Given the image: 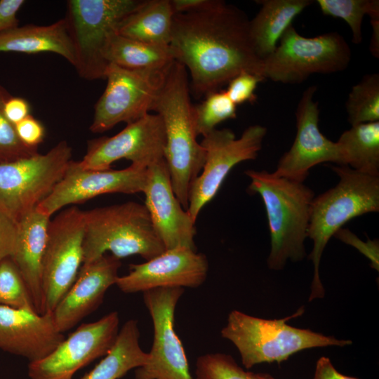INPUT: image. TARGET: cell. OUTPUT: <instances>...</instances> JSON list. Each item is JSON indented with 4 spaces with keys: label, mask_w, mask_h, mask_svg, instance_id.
Returning a JSON list of instances; mask_svg holds the SVG:
<instances>
[{
    "label": "cell",
    "mask_w": 379,
    "mask_h": 379,
    "mask_svg": "<svg viewBox=\"0 0 379 379\" xmlns=\"http://www.w3.org/2000/svg\"><path fill=\"white\" fill-rule=\"evenodd\" d=\"M72 154L62 140L46 154L0 164V208L16 222L34 209L60 180Z\"/></svg>",
    "instance_id": "9c48e42d"
},
{
    "label": "cell",
    "mask_w": 379,
    "mask_h": 379,
    "mask_svg": "<svg viewBox=\"0 0 379 379\" xmlns=\"http://www.w3.org/2000/svg\"><path fill=\"white\" fill-rule=\"evenodd\" d=\"M266 133L265 126L256 124L246 128L238 138L228 128H215L203 137L200 143L205 152L204 164L190 187L187 209L194 221L216 195L232 168L257 158Z\"/></svg>",
    "instance_id": "8fae6325"
},
{
    "label": "cell",
    "mask_w": 379,
    "mask_h": 379,
    "mask_svg": "<svg viewBox=\"0 0 379 379\" xmlns=\"http://www.w3.org/2000/svg\"><path fill=\"white\" fill-rule=\"evenodd\" d=\"M345 107L351 126L379 121V74H366L353 86Z\"/></svg>",
    "instance_id": "f1b7e54d"
},
{
    "label": "cell",
    "mask_w": 379,
    "mask_h": 379,
    "mask_svg": "<svg viewBox=\"0 0 379 379\" xmlns=\"http://www.w3.org/2000/svg\"><path fill=\"white\" fill-rule=\"evenodd\" d=\"M0 52H51L61 55L73 66L75 63L74 48L65 18L48 25H18L0 33Z\"/></svg>",
    "instance_id": "603a6c76"
},
{
    "label": "cell",
    "mask_w": 379,
    "mask_h": 379,
    "mask_svg": "<svg viewBox=\"0 0 379 379\" xmlns=\"http://www.w3.org/2000/svg\"><path fill=\"white\" fill-rule=\"evenodd\" d=\"M175 13H191L209 8L215 0H170Z\"/></svg>",
    "instance_id": "b9f144b4"
},
{
    "label": "cell",
    "mask_w": 379,
    "mask_h": 379,
    "mask_svg": "<svg viewBox=\"0 0 379 379\" xmlns=\"http://www.w3.org/2000/svg\"><path fill=\"white\" fill-rule=\"evenodd\" d=\"M183 288H157L143 292L154 337L147 363L135 368V379H194L182 344L175 330V311Z\"/></svg>",
    "instance_id": "4fadbf2b"
},
{
    "label": "cell",
    "mask_w": 379,
    "mask_h": 379,
    "mask_svg": "<svg viewBox=\"0 0 379 379\" xmlns=\"http://www.w3.org/2000/svg\"><path fill=\"white\" fill-rule=\"evenodd\" d=\"M23 0H0V33L18 26L17 13Z\"/></svg>",
    "instance_id": "f35d334b"
},
{
    "label": "cell",
    "mask_w": 379,
    "mask_h": 379,
    "mask_svg": "<svg viewBox=\"0 0 379 379\" xmlns=\"http://www.w3.org/2000/svg\"><path fill=\"white\" fill-rule=\"evenodd\" d=\"M0 305L35 310L23 277L11 257L0 260Z\"/></svg>",
    "instance_id": "1f68e13d"
},
{
    "label": "cell",
    "mask_w": 379,
    "mask_h": 379,
    "mask_svg": "<svg viewBox=\"0 0 379 379\" xmlns=\"http://www.w3.org/2000/svg\"><path fill=\"white\" fill-rule=\"evenodd\" d=\"M50 218L36 206L20 219L17 222V238L11 256L23 277L39 314L44 313L41 272Z\"/></svg>",
    "instance_id": "7402d4cb"
},
{
    "label": "cell",
    "mask_w": 379,
    "mask_h": 379,
    "mask_svg": "<svg viewBox=\"0 0 379 379\" xmlns=\"http://www.w3.org/2000/svg\"><path fill=\"white\" fill-rule=\"evenodd\" d=\"M195 379H256L244 371L233 357L224 353H208L196 362Z\"/></svg>",
    "instance_id": "d6a6232c"
},
{
    "label": "cell",
    "mask_w": 379,
    "mask_h": 379,
    "mask_svg": "<svg viewBox=\"0 0 379 379\" xmlns=\"http://www.w3.org/2000/svg\"><path fill=\"white\" fill-rule=\"evenodd\" d=\"M313 379H358L339 373L328 357H321L317 362Z\"/></svg>",
    "instance_id": "60d3db41"
},
{
    "label": "cell",
    "mask_w": 379,
    "mask_h": 379,
    "mask_svg": "<svg viewBox=\"0 0 379 379\" xmlns=\"http://www.w3.org/2000/svg\"><path fill=\"white\" fill-rule=\"evenodd\" d=\"M340 180L314 198L307 230L313 241L309 259L314 265L309 301L324 297L319 276L323 251L331 237L352 218L379 211V176L357 171L346 165L331 167Z\"/></svg>",
    "instance_id": "277c9868"
},
{
    "label": "cell",
    "mask_w": 379,
    "mask_h": 379,
    "mask_svg": "<svg viewBox=\"0 0 379 379\" xmlns=\"http://www.w3.org/2000/svg\"><path fill=\"white\" fill-rule=\"evenodd\" d=\"M350 60V46L339 33L305 37L291 25L274 52L262 60V76L274 82L299 84L313 74L342 72Z\"/></svg>",
    "instance_id": "ba28073f"
},
{
    "label": "cell",
    "mask_w": 379,
    "mask_h": 379,
    "mask_svg": "<svg viewBox=\"0 0 379 379\" xmlns=\"http://www.w3.org/2000/svg\"><path fill=\"white\" fill-rule=\"evenodd\" d=\"M109 64L131 69H164L175 60L169 45L145 43L114 34L106 52Z\"/></svg>",
    "instance_id": "4316f807"
},
{
    "label": "cell",
    "mask_w": 379,
    "mask_h": 379,
    "mask_svg": "<svg viewBox=\"0 0 379 379\" xmlns=\"http://www.w3.org/2000/svg\"><path fill=\"white\" fill-rule=\"evenodd\" d=\"M257 2L261 7L253 19L250 20V34L256 54L263 60L276 49L294 18L314 1L262 0Z\"/></svg>",
    "instance_id": "cb8c5ba5"
},
{
    "label": "cell",
    "mask_w": 379,
    "mask_h": 379,
    "mask_svg": "<svg viewBox=\"0 0 379 379\" xmlns=\"http://www.w3.org/2000/svg\"><path fill=\"white\" fill-rule=\"evenodd\" d=\"M84 215L82 265L107 252L119 260L138 255L149 260L166 251L145 204L128 201L86 211Z\"/></svg>",
    "instance_id": "5b68a950"
},
{
    "label": "cell",
    "mask_w": 379,
    "mask_h": 379,
    "mask_svg": "<svg viewBox=\"0 0 379 379\" xmlns=\"http://www.w3.org/2000/svg\"><path fill=\"white\" fill-rule=\"evenodd\" d=\"M129 267V272L119 277L115 284L126 293L157 288H197L206 279L208 262L204 254L196 250L178 247Z\"/></svg>",
    "instance_id": "ac0fdd59"
},
{
    "label": "cell",
    "mask_w": 379,
    "mask_h": 379,
    "mask_svg": "<svg viewBox=\"0 0 379 379\" xmlns=\"http://www.w3.org/2000/svg\"><path fill=\"white\" fill-rule=\"evenodd\" d=\"M6 119L14 126L30 115V106L25 98L11 96L4 105Z\"/></svg>",
    "instance_id": "ab89813d"
},
{
    "label": "cell",
    "mask_w": 379,
    "mask_h": 379,
    "mask_svg": "<svg viewBox=\"0 0 379 379\" xmlns=\"http://www.w3.org/2000/svg\"><path fill=\"white\" fill-rule=\"evenodd\" d=\"M143 0H69L65 18L75 53L74 68L87 80L104 79L106 52L121 20Z\"/></svg>",
    "instance_id": "52a82bcc"
},
{
    "label": "cell",
    "mask_w": 379,
    "mask_h": 379,
    "mask_svg": "<svg viewBox=\"0 0 379 379\" xmlns=\"http://www.w3.org/2000/svg\"><path fill=\"white\" fill-rule=\"evenodd\" d=\"M190 97L188 73L174 60L152 106L164 124V159L177 199L187 211L190 187L200 174L205 152L197 140Z\"/></svg>",
    "instance_id": "7a4b0ae2"
},
{
    "label": "cell",
    "mask_w": 379,
    "mask_h": 379,
    "mask_svg": "<svg viewBox=\"0 0 379 379\" xmlns=\"http://www.w3.org/2000/svg\"><path fill=\"white\" fill-rule=\"evenodd\" d=\"M148 353L140 345L138 321L129 319L119 331L113 346L95 367L81 379H119L145 365Z\"/></svg>",
    "instance_id": "484cf974"
},
{
    "label": "cell",
    "mask_w": 379,
    "mask_h": 379,
    "mask_svg": "<svg viewBox=\"0 0 379 379\" xmlns=\"http://www.w3.org/2000/svg\"><path fill=\"white\" fill-rule=\"evenodd\" d=\"M169 47L174 60L189 72L197 97L218 91L244 72L265 79L250 20L224 1L215 0L202 11L174 14Z\"/></svg>",
    "instance_id": "6da1fadb"
},
{
    "label": "cell",
    "mask_w": 379,
    "mask_h": 379,
    "mask_svg": "<svg viewBox=\"0 0 379 379\" xmlns=\"http://www.w3.org/2000/svg\"><path fill=\"white\" fill-rule=\"evenodd\" d=\"M173 16L170 0H143L121 20L117 34L145 43L169 45Z\"/></svg>",
    "instance_id": "d4e9b609"
},
{
    "label": "cell",
    "mask_w": 379,
    "mask_h": 379,
    "mask_svg": "<svg viewBox=\"0 0 379 379\" xmlns=\"http://www.w3.org/2000/svg\"><path fill=\"white\" fill-rule=\"evenodd\" d=\"M317 3L324 15L341 18L347 23L352 31V41L356 44L362 41L364 15L379 17L378 0H317Z\"/></svg>",
    "instance_id": "f546056e"
},
{
    "label": "cell",
    "mask_w": 379,
    "mask_h": 379,
    "mask_svg": "<svg viewBox=\"0 0 379 379\" xmlns=\"http://www.w3.org/2000/svg\"><path fill=\"white\" fill-rule=\"evenodd\" d=\"M336 142L345 165L362 173L379 176V121L352 126Z\"/></svg>",
    "instance_id": "83f0119b"
},
{
    "label": "cell",
    "mask_w": 379,
    "mask_h": 379,
    "mask_svg": "<svg viewBox=\"0 0 379 379\" xmlns=\"http://www.w3.org/2000/svg\"><path fill=\"white\" fill-rule=\"evenodd\" d=\"M11 95L0 85V164L9 163L38 154V148L24 145L18 138L15 126L5 117L4 105Z\"/></svg>",
    "instance_id": "836d02e7"
},
{
    "label": "cell",
    "mask_w": 379,
    "mask_h": 379,
    "mask_svg": "<svg viewBox=\"0 0 379 379\" xmlns=\"http://www.w3.org/2000/svg\"><path fill=\"white\" fill-rule=\"evenodd\" d=\"M64 339L52 312L0 305V349L30 363L47 357Z\"/></svg>",
    "instance_id": "ffe728a7"
},
{
    "label": "cell",
    "mask_w": 379,
    "mask_h": 379,
    "mask_svg": "<svg viewBox=\"0 0 379 379\" xmlns=\"http://www.w3.org/2000/svg\"><path fill=\"white\" fill-rule=\"evenodd\" d=\"M20 140L26 146L38 148L45 137V128L40 121L31 114L15 125Z\"/></svg>",
    "instance_id": "8d00e7d4"
},
{
    "label": "cell",
    "mask_w": 379,
    "mask_h": 379,
    "mask_svg": "<svg viewBox=\"0 0 379 379\" xmlns=\"http://www.w3.org/2000/svg\"><path fill=\"white\" fill-rule=\"evenodd\" d=\"M84 211L72 206L50 220L42 261L44 313L52 312L75 281L84 260Z\"/></svg>",
    "instance_id": "7c38bea8"
},
{
    "label": "cell",
    "mask_w": 379,
    "mask_h": 379,
    "mask_svg": "<svg viewBox=\"0 0 379 379\" xmlns=\"http://www.w3.org/2000/svg\"><path fill=\"white\" fill-rule=\"evenodd\" d=\"M147 179V168L137 165L121 170H91L71 160L60 180L37 207L51 217L67 205L83 203L101 194L142 192Z\"/></svg>",
    "instance_id": "2e32d148"
},
{
    "label": "cell",
    "mask_w": 379,
    "mask_h": 379,
    "mask_svg": "<svg viewBox=\"0 0 379 379\" xmlns=\"http://www.w3.org/2000/svg\"><path fill=\"white\" fill-rule=\"evenodd\" d=\"M248 190L258 194L264 203L270 234L268 267L282 270L290 260L298 262L306 256L313 191L301 181L278 176L273 172L247 170Z\"/></svg>",
    "instance_id": "3957f363"
},
{
    "label": "cell",
    "mask_w": 379,
    "mask_h": 379,
    "mask_svg": "<svg viewBox=\"0 0 379 379\" xmlns=\"http://www.w3.org/2000/svg\"><path fill=\"white\" fill-rule=\"evenodd\" d=\"M168 68L131 69L109 64L105 77L106 88L95 105L91 132L102 133L149 114Z\"/></svg>",
    "instance_id": "30bf717a"
},
{
    "label": "cell",
    "mask_w": 379,
    "mask_h": 379,
    "mask_svg": "<svg viewBox=\"0 0 379 379\" xmlns=\"http://www.w3.org/2000/svg\"><path fill=\"white\" fill-rule=\"evenodd\" d=\"M121 265V260L107 254L81 265L75 281L52 312L60 333L72 328L98 307L107 289L116 284Z\"/></svg>",
    "instance_id": "44dd1931"
},
{
    "label": "cell",
    "mask_w": 379,
    "mask_h": 379,
    "mask_svg": "<svg viewBox=\"0 0 379 379\" xmlns=\"http://www.w3.org/2000/svg\"><path fill=\"white\" fill-rule=\"evenodd\" d=\"M372 26V36L370 43L371 53L378 58L379 55V17L371 18Z\"/></svg>",
    "instance_id": "7bdbcfd3"
},
{
    "label": "cell",
    "mask_w": 379,
    "mask_h": 379,
    "mask_svg": "<svg viewBox=\"0 0 379 379\" xmlns=\"http://www.w3.org/2000/svg\"><path fill=\"white\" fill-rule=\"evenodd\" d=\"M119 331V317L112 312L96 321L83 324L44 359L30 362V379H72L81 368L104 357Z\"/></svg>",
    "instance_id": "5bb4252c"
},
{
    "label": "cell",
    "mask_w": 379,
    "mask_h": 379,
    "mask_svg": "<svg viewBox=\"0 0 379 379\" xmlns=\"http://www.w3.org/2000/svg\"><path fill=\"white\" fill-rule=\"evenodd\" d=\"M256 379H274L270 375L265 373H254Z\"/></svg>",
    "instance_id": "ee69618b"
},
{
    "label": "cell",
    "mask_w": 379,
    "mask_h": 379,
    "mask_svg": "<svg viewBox=\"0 0 379 379\" xmlns=\"http://www.w3.org/2000/svg\"><path fill=\"white\" fill-rule=\"evenodd\" d=\"M142 193L153 227L166 250L186 247L197 251L196 222L173 192L164 159L147 167Z\"/></svg>",
    "instance_id": "d6986e66"
},
{
    "label": "cell",
    "mask_w": 379,
    "mask_h": 379,
    "mask_svg": "<svg viewBox=\"0 0 379 379\" xmlns=\"http://www.w3.org/2000/svg\"><path fill=\"white\" fill-rule=\"evenodd\" d=\"M333 237L347 244L355 247L371 260V267L378 271L379 241L378 239H368L366 242H364L350 230L344 228L338 230Z\"/></svg>",
    "instance_id": "d590c367"
},
{
    "label": "cell",
    "mask_w": 379,
    "mask_h": 379,
    "mask_svg": "<svg viewBox=\"0 0 379 379\" xmlns=\"http://www.w3.org/2000/svg\"><path fill=\"white\" fill-rule=\"evenodd\" d=\"M193 119L197 135H208L216 126L237 117V105L225 91L209 93L201 103L193 105Z\"/></svg>",
    "instance_id": "4dcf8cb0"
},
{
    "label": "cell",
    "mask_w": 379,
    "mask_h": 379,
    "mask_svg": "<svg viewBox=\"0 0 379 379\" xmlns=\"http://www.w3.org/2000/svg\"><path fill=\"white\" fill-rule=\"evenodd\" d=\"M166 136L164 124L157 114H147L129 124L117 134L88 141L80 166L86 169L105 170L121 159L147 168L164 159Z\"/></svg>",
    "instance_id": "9a60e30c"
},
{
    "label": "cell",
    "mask_w": 379,
    "mask_h": 379,
    "mask_svg": "<svg viewBox=\"0 0 379 379\" xmlns=\"http://www.w3.org/2000/svg\"><path fill=\"white\" fill-rule=\"evenodd\" d=\"M303 312L301 307L288 317L265 319L233 310L228 314L221 335L237 348L246 368L264 362L279 364L306 349L352 344L349 340L337 339L286 324L288 320L301 315Z\"/></svg>",
    "instance_id": "8992f818"
},
{
    "label": "cell",
    "mask_w": 379,
    "mask_h": 379,
    "mask_svg": "<svg viewBox=\"0 0 379 379\" xmlns=\"http://www.w3.org/2000/svg\"><path fill=\"white\" fill-rule=\"evenodd\" d=\"M265 79L254 74L244 72L228 82L225 90L230 100L236 105L253 102L256 100L255 94L258 84Z\"/></svg>",
    "instance_id": "e575fe53"
},
{
    "label": "cell",
    "mask_w": 379,
    "mask_h": 379,
    "mask_svg": "<svg viewBox=\"0 0 379 379\" xmlns=\"http://www.w3.org/2000/svg\"><path fill=\"white\" fill-rule=\"evenodd\" d=\"M18 234V222L0 208V260L11 257Z\"/></svg>",
    "instance_id": "74e56055"
},
{
    "label": "cell",
    "mask_w": 379,
    "mask_h": 379,
    "mask_svg": "<svg viewBox=\"0 0 379 379\" xmlns=\"http://www.w3.org/2000/svg\"><path fill=\"white\" fill-rule=\"evenodd\" d=\"M316 91V86H309L298 102L295 111V138L273 172L278 176L304 182L310 169L319 164L332 162L345 165L337 142L328 139L319 130V104L313 100Z\"/></svg>",
    "instance_id": "e0dca14e"
}]
</instances>
